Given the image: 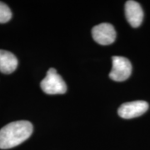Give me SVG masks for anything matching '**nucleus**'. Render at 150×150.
I'll return each instance as SVG.
<instances>
[{
  "mask_svg": "<svg viewBox=\"0 0 150 150\" xmlns=\"http://www.w3.org/2000/svg\"><path fill=\"white\" fill-rule=\"evenodd\" d=\"M41 88L47 94H63L67 91V85L55 69L48 70L46 77L41 82Z\"/></svg>",
  "mask_w": 150,
  "mask_h": 150,
  "instance_id": "2",
  "label": "nucleus"
},
{
  "mask_svg": "<svg viewBox=\"0 0 150 150\" xmlns=\"http://www.w3.org/2000/svg\"><path fill=\"white\" fill-rule=\"evenodd\" d=\"M18 59L15 55L7 50L0 49V72L5 74H10L16 70Z\"/></svg>",
  "mask_w": 150,
  "mask_h": 150,
  "instance_id": "7",
  "label": "nucleus"
},
{
  "mask_svg": "<svg viewBox=\"0 0 150 150\" xmlns=\"http://www.w3.org/2000/svg\"><path fill=\"white\" fill-rule=\"evenodd\" d=\"M148 108L149 103L145 101H133L123 103L118 108V113L121 118L129 119L143 115L147 112Z\"/></svg>",
  "mask_w": 150,
  "mask_h": 150,
  "instance_id": "5",
  "label": "nucleus"
},
{
  "mask_svg": "<svg viewBox=\"0 0 150 150\" xmlns=\"http://www.w3.org/2000/svg\"><path fill=\"white\" fill-rule=\"evenodd\" d=\"M92 34L93 39L101 45H109L116 38V31L108 23H103L93 28Z\"/></svg>",
  "mask_w": 150,
  "mask_h": 150,
  "instance_id": "4",
  "label": "nucleus"
},
{
  "mask_svg": "<svg viewBox=\"0 0 150 150\" xmlns=\"http://www.w3.org/2000/svg\"><path fill=\"white\" fill-rule=\"evenodd\" d=\"M112 68L109 77L116 82H123L128 79L132 73V64L129 59L121 56L112 58Z\"/></svg>",
  "mask_w": 150,
  "mask_h": 150,
  "instance_id": "3",
  "label": "nucleus"
},
{
  "mask_svg": "<svg viewBox=\"0 0 150 150\" xmlns=\"http://www.w3.org/2000/svg\"><path fill=\"white\" fill-rule=\"evenodd\" d=\"M125 14L132 27L138 28L141 25L144 18V12L138 2L133 0L128 1L125 4Z\"/></svg>",
  "mask_w": 150,
  "mask_h": 150,
  "instance_id": "6",
  "label": "nucleus"
},
{
  "mask_svg": "<svg viewBox=\"0 0 150 150\" xmlns=\"http://www.w3.org/2000/svg\"><path fill=\"white\" fill-rule=\"evenodd\" d=\"M12 18V12L6 4L0 2V23H5Z\"/></svg>",
  "mask_w": 150,
  "mask_h": 150,
  "instance_id": "8",
  "label": "nucleus"
},
{
  "mask_svg": "<svg viewBox=\"0 0 150 150\" xmlns=\"http://www.w3.org/2000/svg\"><path fill=\"white\" fill-rule=\"evenodd\" d=\"M33 134V125L21 120L7 124L0 129V149H8L21 144Z\"/></svg>",
  "mask_w": 150,
  "mask_h": 150,
  "instance_id": "1",
  "label": "nucleus"
}]
</instances>
